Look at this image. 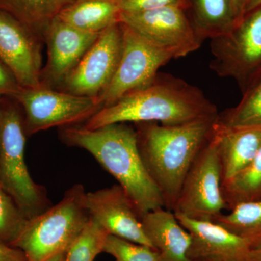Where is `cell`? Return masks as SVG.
<instances>
[{
	"mask_svg": "<svg viewBox=\"0 0 261 261\" xmlns=\"http://www.w3.org/2000/svg\"><path fill=\"white\" fill-rule=\"evenodd\" d=\"M121 13H135L174 6L182 9L190 8V0H116Z\"/></svg>",
	"mask_w": 261,
	"mask_h": 261,
	"instance_id": "4316f807",
	"label": "cell"
},
{
	"mask_svg": "<svg viewBox=\"0 0 261 261\" xmlns=\"http://www.w3.org/2000/svg\"><path fill=\"white\" fill-rule=\"evenodd\" d=\"M75 1L0 0V9L10 13L42 37L43 33L51 20Z\"/></svg>",
	"mask_w": 261,
	"mask_h": 261,
	"instance_id": "ffe728a7",
	"label": "cell"
},
{
	"mask_svg": "<svg viewBox=\"0 0 261 261\" xmlns=\"http://www.w3.org/2000/svg\"><path fill=\"white\" fill-rule=\"evenodd\" d=\"M221 187L228 210L242 202L260 200L261 147L251 162Z\"/></svg>",
	"mask_w": 261,
	"mask_h": 261,
	"instance_id": "44dd1931",
	"label": "cell"
},
{
	"mask_svg": "<svg viewBox=\"0 0 261 261\" xmlns=\"http://www.w3.org/2000/svg\"><path fill=\"white\" fill-rule=\"evenodd\" d=\"M0 261H27L21 250L0 242Z\"/></svg>",
	"mask_w": 261,
	"mask_h": 261,
	"instance_id": "f1b7e54d",
	"label": "cell"
},
{
	"mask_svg": "<svg viewBox=\"0 0 261 261\" xmlns=\"http://www.w3.org/2000/svg\"><path fill=\"white\" fill-rule=\"evenodd\" d=\"M23 117L16 106L0 102V186L27 219L51 207L44 187L32 179L25 161Z\"/></svg>",
	"mask_w": 261,
	"mask_h": 261,
	"instance_id": "5b68a950",
	"label": "cell"
},
{
	"mask_svg": "<svg viewBox=\"0 0 261 261\" xmlns=\"http://www.w3.org/2000/svg\"><path fill=\"white\" fill-rule=\"evenodd\" d=\"M120 14L116 0H76L58 17L82 32L100 34L120 22Z\"/></svg>",
	"mask_w": 261,
	"mask_h": 261,
	"instance_id": "ac0fdd59",
	"label": "cell"
},
{
	"mask_svg": "<svg viewBox=\"0 0 261 261\" xmlns=\"http://www.w3.org/2000/svg\"><path fill=\"white\" fill-rule=\"evenodd\" d=\"M13 98L23 109L27 135L81 125L102 108L99 97L76 95L42 85L22 87Z\"/></svg>",
	"mask_w": 261,
	"mask_h": 261,
	"instance_id": "52a82bcc",
	"label": "cell"
},
{
	"mask_svg": "<svg viewBox=\"0 0 261 261\" xmlns=\"http://www.w3.org/2000/svg\"><path fill=\"white\" fill-rule=\"evenodd\" d=\"M103 252L116 261H160L159 254L152 247L108 234Z\"/></svg>",
	"mask_w": 261,
	"mask_h": 261,
	"instance_id": "484cf974",
	"label": "cell"
},
{
	"mask_svg": "<svg viewBox=\"0 0 261 261\" xmlns=\"http://www.w3.org/2000/svg\"><path fill=\"white\" fill-rule=\"evenodd\" d=\"M21 88L14 75L0 60V97H14Z\"/></svg>",
	"mask_w": 261,
	"mask_h": 261,
	"instance_id": "83f0119b",
	"label": "cell"
},
{
	"mask_svg": "<svg viewBox=\"0 0 261 261\" xmlns=\"http://www.w3.org/2000/svg\"><path fill=\"white\" fill-rule=\"evenodd\" d=\"M211 137L217 147L222 185L246 167L261 147V126L231 128L217 119Z\"/></svg>",
	"mask_w": 261,
	"mask_h": 261,
	"instance_id": "2e32d148",
	"label": "cell"
},
{
	"mask_svg": "<svg viewBox=\"0 0 261 261\" xmlns=\"http://www.w3.org/2000/svg\"><path fill=\"white\" fill-rule=\"evenodd\" d=\"M250 261H261V243L252 248Z\"/></svg>",
	"mask_w": 261,
	"mask_h": 261,
	"instance_id": "4dcf8cb0",
	"label": "cell"
},
{
	"mask_svg": "<svg viewBox=\"0 0 261 261\" xmlns=\"http://www.w3.org/2000/svg\"><path fill=\"white\" fill-rule=\"evenodd\" d=\"M59 133L65 144L87 150L116 178L141 219L150 211L165 207L161 192L141 157L135 128L126 123L95 129L77 125L60 128Z\"/></svg>",
	"mask_w": 261,
	"mask_h": 261,
	"instance_id": "6da1fadb",
	"label": "cell"
},
{
	"mask_svg": "<svg viewBox=\"0 0 261 261\" xmlns=\"http://www.w3.org/2000/svg\"><path fill=\"white\" fill-rule=\"evenodd\" d=\"M123 38L118 22L100 33L82 61L58 90L99 97L108 88L121 59Z\"/></svg>",
	"mask_w": 261,
	"mask_h": 261,
	"instance_id": "30bf717a",
	"label": "cell"
},
{
	"mask_svg": "<svg viewBox=\"0 0 261 261\" xmlns=\"http://www.w3.org/2000/svg\"><path fill=\"white\" fill-rule=\"evenodd\" d=\"M230 2L238 24L245 15V10L249 0H230Z\"/></svg>",
	"mask_w": 261,
	"mask_h": 261,
	"instance_id": "f546056e",
	"label": "cell"
},
{
	"mask_svg": "<svg viewBox=\"0 0 261 261\" xmlns=\"http://www.w3.org/2000/svg\"><path fill=\"white\" fill-rule=\"evenodd\" d=\"M228 214H222L214 222L230 232L251 242L261 243V199L235 205Z\"/></svg>",
	"mask_w": 261,
	"mask_h": 261,
	"instance_id": "7402d4cb",
	"label": "cell"
},
{
	"mask_svg": "<svg viewBox=\"0 0 261 261\" xmlns=\"http://www.w3.org/2000/svg\"><path fill=\"white\" fill-rule=\"evenodd\" d=\"M43 37L0 9V60L23 88L41 85Z\"/></svg>",
	"mask_w": 261,
	"mask_h": 261,
	"instance_id": "7c38bea8",
	"label": "cell"
},
{
	"mask_svg": "<svg viewBox=\"0 0 261 261\" xmlns=\"http://www.w3.org/2000/svg\"><path fill=\"white\" fill-rule=\"evenodd\" d=\"M108 235L100 225L89 218L83 231L65 252L63 261H94L103 252Z\"/></svg>",
	"mask_w": 261,
	"mask_h": 261,
	"instance_id": "cb8c5ba5",
	"label": "cell"
},
{
	"mask_svg": "<svg viewBox=\"0 0 261 261\" xmlns=\"http://www.w3.org/2000/svg\"><path fill=\"white\" fill-rule=\"evenodd\" d=\"M27 221L14 200L0 186V242L12 246Z\"/></svg>",
	"mask_w": 261,
	"mask_h": 261,
	"instance_id": "d4e9b609",
	"label": "cell"
},
{
	"mask_svg": "<svg viewBox=\"0 0 261 261\" xmlns=\"http://www.w3.org/2000/svg\"><path fill=\"white\" fill-rule=\"evenodd\" d=\"M85 195L82 185L72 187L60 202L28 220L12 246L21 250L27 261H46L64 253L90 218Z\"/></svg>",
	"mask_w": 261,
	"mask_h": 261,
	"instance_id": "277c9868",
	"label": "cell"
},
{
	"mask_svg": "<svg viewBox=\"0 0 261 261\" xmlns=\"http://www.w3.org/2000/svg\"><path fill=\"white\" fill-rule=\"evenodd\" d=\"M142 227L160 261H192L188 257L192 237L178 222L174 213L165 207L146 214Z\"/></svg>",
	"mask_w": 261,
	"mask_h": 261,
	"instance_id": "e0dca14e",
	"label": "cell"
},
{
	"mask_svg": "<svg viewBox=\"0 0 261 261\" xmlns=\"http://www.w3.org/2000/svg\"><path fill=\"white\" fill-rule=\"evenodd\" d=\"M192 237L188 257L192 261H250L254 245L216 224L175 214Z\"/></svg>",
	"mask_w": 261,
	"mask_h": 261,
	"instance_id": "9a60e30c",
	"label": "cell"
},
{
	"mask_svg": "<svg viewBox=\"0 0 261 261\" xmlns=\"http://www.w3.org/2000/svg\"><path fill=\"white\" fill-rule=\"evenodd\" d=\"M192 23L202 42L227 34L237 20L230 0H190Z\"/></svg>",
	"mask_w": 261,
	"mask_h": 261,
	"instance_id": "d6986e66",
	"label": "cell"
},
{
	"mask_svg": "<svg viewBox=\"0 0 261 261\" xmlns=\"http://www.w3.org/2000/svg\"><path fill=\"white\" fill-rule=\"evenodd\" d=\"M218 116L173 126L135 123L141 157L165 208L173 211L187 173L208 142Z\"/></svg>",
	"mask_w": 261,
	"mask_h": 261,
	"instance_id": "3957f363",
	"label": "cell"
},
{
	"mask_svg": "<svg viewBox=\"0 0 261 261\" xmlns=\"http://www.w3.org/2000/svg\"><path fill=\"white\" fill-rule=\"evenodd\" d=\"M100 34L84 32L56 17L43 33L47 61L42 68L41 85L58 89L82 61Z\"/></svg>",
	"mask_w": 261,
	"mask_h": 261,
	"instance_id": "4fadbf2b",
	"label": "cell"
},
{
	"mask_svg": "<svg viewBox=\"0 0 261 261\" xmlns=\"http://www.w3.org/2000/svg\"><path fill=\"white\" fill-rule=\"evenodd\" d=\"M218 121L231 128L261 126V73L244 92L241 102L219 114Z\"/></svg>",
	"mask_w": 261,
	"mask_h": 261,
	"instance_id": "603a6c76",
	"label": "cell"
},
{
	"mask_svg": "<svg viewBox=\"0 0 261 261\" xmlns=\"http://www.w3.org/2000/svg\"><path fill=\"white\" fill-rule=\"evenodd\" d=\"M260 6L261 0H249L248 4L247 5L246 10H245V15Z\"/></svg>",
	"mask_w": 261,
	"mask_h": 261,
	"instance_id": "1f68e13d",
	"label": "cell"
},
{
	"mask_svg": "<svg viewBox=\"0 0 261 261\" xmlns=\"http://www.w3.org/2000/svg\"><path fill=\"white\" fill-rule=\"evenodd\" d=\"M217 108L197 87L168 75H157L144 88L99 110L84 126L90 129L119 123L179 125L218 116Z\"/></svg>",
	"mask_w": 261,
	"mask_h": 261,
	"instance_id": "7a4b0ae2",
	"label": "cell"
},
{
	"mask_svg": "<svg viewBox=\"0 0 261 261\" xmlns=\"http://www.w3.org/2000/svg\"><path fill=\"white\" fill-rule=\"evenodd\" d=\"M221 186L219 154L211 136L187 173L173 212L197 221L214 222L228 209Z\"/></svg>",
	"mask_w": 261,
	"mask_h": 261,
	"instance_id": "ba28073f",
	"label": "cell"
},
{
	"mask_svg": "<svg viewBox=\"0 0 261 261\" xmlns=\"http://www.w3.org/2000/svg\"><path fill=\"white\" fill-rule=\"evenodd\" d=\"M121 23V22H120ZM123 45L112 81L99 97L102 108L153 82L159 68L173 59L171 55L126 24L121 23Z\"/></svg>",
	"mask_w": 261,
	"mask_h": 261,
	"instance_id": "9c48e42d",
	"label": "cell"
},
{
	"mask_svg": "<svg viewBox=\"0 0 261 261\" xmlns=\"http://www.w3.org/2000/svg\"><path fill=\"white\" fill-rule=\"evenodd\" d=\"M211 69L237 81L244 92L261 73V6L227 34L211 39Z\"/></svg>",
	"mask_w": 261,
	"mask_h": 261,
	"instance_id": "8992f818",
	"label": "cell"
},
{
	"mask_svg": "<svg viewBox=\"0 0 261 261\" xmlns=\"http://www.w3.org/2000/svg\"><path fill=\"white\" fill-rule=\"evenodd\" d=\"M85 206L90 218L108 234L154 249L135 206L119 185L86 192Z\"/></svg>",
	"mask_w": 261,
	"mask_h": 261,
	"instance_id": "5bb4252c",
	"label": "cell"
},
{
	"mask_svg": "<svg viewBox=\"0 0 261 261\" xmlns=\"http://www.w3.org/2000/svg\"><path fill=\"white\" fill-rule=\"evenodd\" d=\"M64 253H60L58 254V255H55L51 258L48 259L46 261H63V259H64Z\"/></svg>",
	"mask_w": 261,
	"mask_h": 261,
	"instance_id": "d6a6232c",
	"label": "cell"
},
{
	"mask_svg": "<svg viewBox=\"0 0 261 261\" xmlns=\"http://www.w3.org/2000/svg\"><path fill=\"white\" fill-rule=\"evenodd\" d=\"M185 11L178 7H163L146 11L121 13L119 20L175 59L197 50L202 42Z\"/></svg>",
	"mask_w": 261,
	"mask_h": 261,
	"instance_id": "8fae6325",
	"label": "cell"
}]
</instances>
